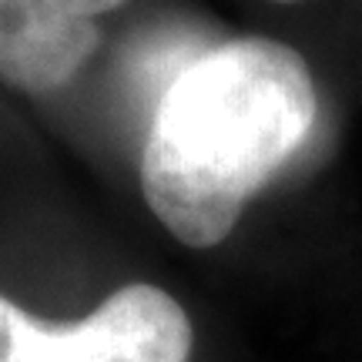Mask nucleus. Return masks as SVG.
Listing matches in <instances>:
<instances>
[{
    "label": "nucleus",
    "mask_w": 362,
    "mask_h": 362,
    "mask_svg": "<svg viewBox=\"0 0 362 362\" xmlns=\"http://www.w3.org/2000/svg\"><path fill=\"white\" fill-rule=\"evenodd\" d=\"M315 107L302 54L279 40L238 37L185 61L144 138L148 208L185 245L225 242L248 198L305 144Z\"/></svg>",
    "instance_id": "nucleus-1"
},
{
    "label": "nucleus",
    "mask_w": 362,
    "mask_h": 362,
    "mask_svg": "<svg viewBox=\"0 0 362 362\" xmlns=\"http://www.w3.org/2000/svg\"><path fill=\"white\" fill-rule=\"evenodd\" d=\"M192 339L158 285H124L81 322H40L0 296V362H188Z\"/></svg>",
    "instance_id": "nucleus-2"
},
{
    "label": "nucleus",
    "mask_w": 362,
    "mask_h": 362,
    "mask_svg": "<svg viewBox=\"0 0 362 362\" xmlns=\"http://www.w3.org/2000/svg\"><path fill=\"white\" fill-rule=\"evenodd\" d=\"M124 0H0V78L30 94L64 88L98 51V17Z\"/></svg>",
    "instance_id": "nucleus-3"
},
{
    "label": "nucleus",
    "mask_w": 362,
    "mask_h": 362,
    "mask_svg": "<svg viewBox=\"0 0 362 362\" xmlns=\"http://www.w3.org/2000/svg\"><path fill=\"white\" fill-rule=\"evenodd\" d=\"M279 4H292V0H279Z\"/></svg>",
    "instance_id": "nucleus-4"
}]
</instances>
